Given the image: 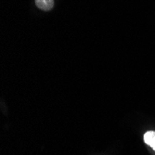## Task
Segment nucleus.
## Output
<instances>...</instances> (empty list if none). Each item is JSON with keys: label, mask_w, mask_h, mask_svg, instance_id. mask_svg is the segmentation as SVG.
<instances>
[{"label": "nucleus", "mask_w": 155, "mask_h": 155, "mask_svg": "<svg viewBox=\"0 0 155 155\" xmlns=\"http://www.w3.org/2000/svg\"><path fill=\"white\" fill-rule=\"evenodd\" d=\"M35 2L38 8L44 11H48L54 7V0H35Z\"/></svg>", "instance_id": "1"}, {"label": "nucleus", "mask_w": 155, "mask_h": 155, "mask_svg": "<svg viewBox=\"0 0 155 155\" xmlns=\"http://www.w3.org/2000/svg\"><path fill=\"white\" fill-rule=\"evenodd\" d=\"M150 147H151V148H152V149H153V150H155V138H154V139L152 140V141L150 142Z\"/></svg>", "instance_id": "2"}]
</instances>
